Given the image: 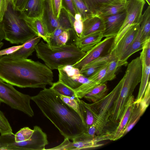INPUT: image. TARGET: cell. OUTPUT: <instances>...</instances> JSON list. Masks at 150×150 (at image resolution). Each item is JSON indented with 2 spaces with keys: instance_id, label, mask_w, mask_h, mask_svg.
<instances>
[{
  "instance_id": "f907efd6",
  "label": "cell",
  "mask_w": 150,
  "mask_h": 150,
  "mask_svg": "<svg viewBox=\"0 0 150 150\" xmlns=\"http://www.w3.org/2000/svg\"><path fill=\"white\" fill-rule=\"evenodd\" d=\"M149 6H150V0H145Z\"/></svg>"
},
{
  "instance_id": "9c48e42d",
  "label": "cell",
  "mask_w": 150,
  "mask_h": 150,
  "mask_svg": "<svg viewBox=\"0 0 150 150\" xmlns=\"http://www.w3.org/2000/svg\"><path fill=\"white\" fill-rule=\"evenodd\" d=\"M115 37L114 36L105 37L86 52L84 56L79 61L71 66L80 70L82 67L94 59L108 54L110 53Z\"/></svg>"
},
{
  "instance_id": "e0dca14e",
  "label": "cell",
  "mask_w": 150,
  "mask_h": 150,
  "mask_svg": "<svg viewBox=\"0 0 150 150\" xmlns=\"http://www.w3.org/2000/svg\"><path fill=\"white\" fill-rule=\"evenodd\" d=\"M127 3V0H113L100 9L94 16L104 17L119 13L126 10Z\"/></svg>"
},
{
  "instance_id": "e575fe53",
  "label": "cell",
  "mask_w": 150,
  "mask_h": 150,
  "mask_svg": "<svg viewBox=\"0 0 150 150\" xmlns=\"http://www.w3.org/2000/svg\"><path fill=\"white\" fill-rule=\"evenodd\" d=\"M108 62L105 64L98 70L88 77L89 79L91 81L97 84L101 83L102 79L105 74Z\"/></svg>"
},
{
  "instance_id": "f1b7e54d",
  "label": "cell",
  "mask_w": 150,
  "mask_h": 150,
  "mask_svg": "<svg viewBox=\"0 0 150 150\" xmlns=\"http://www.w3.org/2000/svg\"><path fill=\"white\" fill-rule=\"evenodd\" d=\"M113 0H82L88 9L94 16L101 9Z\"/></svg>"
},
{
  "instance_id": "30bf717a",
  "label": "cell",
  "mask_w": 150,
  "mask_h": 150,
  "mask_svg": "<svg viewBox=\"0 0 150 150\" xmlns=\"http://www.w3.org/2000/svg\"><path fill=\"white\" fill-rule=\"evenodd\" d=\"M59 80L73 90L90 81L82 74L78 69L71 65H67L58 69Z\"/></svg>"
},
{
  "instance_id": "ac0fdd59",
  "label": "cell",
  "mask_w": 150,
  "mask_h": 150,
  "mask_svg": "<svg viewBox=\"0 0 150 150\" xmlns=\"http://www.w3.org/2000/svg\"><path fill=\"white\" fill-rule=\"evenodd\" d=\"M83 30L82 37L105 29L104 21L102 17L93 16L83 21Z\"/></svg>"
},
{
  "instance_id": "bcb514c9",
  "label": "cell",
  "mask_w": 150,
  "mask_h": 150,
  "mask_svg": "<svg viewBox=\"0 0 150 150\" xmlns=\"http://www.w3.org/2000/svg\"><path fill=\"white\" fill-rule=\"evenodd\" d=\"M27 0H17L14 9L18 11H21Z\"/></svg>"
},
{
  "instance_id": "b9f144b4",
  "label": "cell",
  "mask_w": 150,
  "mask_h": 150,
  "mask_svg": "<svg viewBox=\"0 0 150 150\" xmlns=\"http://www.w3.org/2000/svg\"><path fill=\"white\" fill-rule=\"evenodd\" d=\"M23 45V44L0 50V56L10 54L21 48Z\"/></svg>"
},
{
  "instance_id": "83f0119b",
  "label": "cell",
  "mask_w": 150,
  "mask_h": 150,
  "mask_svg": "<svg viewBox=\"0 0 150 150\" xmlns=\"http://www.w3.org/2000/svg\"><path fill=\"white\" fill-rule=\"evenodd\" d=\"M78 103L81 117L86 127V131L88 127L94 124V117L86 103L79 98Z\"/></svg>"
},
{
  "instance_id": "44dd1931",
  "label": "cell",
  "mask_w": 150,
  "mask_h": 150,
  "mask_svg": "<svg viewBox=\"0 0 150 150\" xmlns=\"http://www.w3.org/2000/svg\"><path fill=\"white\" fill-rule=\"evenodd\" d=\"M41 38L37 35L33 37L23 43V45L21 48L9 55L19 58H28L35 51L36 46Z\"/></svg>"
},
{
  "instance_id": "5b68a950",
  "label": "cell",
  "mask_w": 150,
  "mask_h": 150,
  "mask_svg": "<svg viewBox=\"0 0 150 150\" xmlns=\"http://www.w3.org/2000/svg\"><path fill=\"white\" fill-rule=\"evenodd\" d=\"M10 2L2 21L4 39L12 44H23L36 35L19 16Z\"/></svg>"
},
{
  "instance_id": "f6af8a7d",
  "label": "cell",
  "mask_w": 150,
  "mask_h": 150,
  "mask_svg": "<svg viewBox=\"0 0 150 150\" xmlns=\"http://www.w3.org/2000/svg\"><path fill=\"white\" fill-rule=\"evenodd\" d=\"M11 0H2L1 7V16L3 20V16Z\"/></svg>"
},
{
  "instance_id": "5bb4252c",
  "label": "cell",
  "mask_w": 150,
  "mask_h": 150,
  "mask_svg": "<svg viewBox=\"0 0 150 150\" xmlns=\"http://www.w3.org/2000/svg\"><path fill=\"white\" fill-rule=\"evenodd\" d=\"M42 18L50 35L59 26L55 13L53 0H44Z\"/></svg>"
},
{
  "instance_id": "3957f363",
  "label": "cell",
  "mask_w": 150,
  "mask_h": 150,
  "mask_svg": "<svg viewBox=\"0 0 150 150\" xmlns=\"http://www.w3.org/2000/svg\"><path fill=\"white\" fill-rule=\"evenodd\" d=\"M35 51L38 58L42 60L51 70L74 65L86 54L74 44L51 46L42 40L36 45Z\"/></svg>"
},
{
  "instance_id": "816d5d0a",
  "label": "cell",
  "mask_w": 150,
  "mask_h": 150,
  "mask_svg": "<svg viewBox=\"0 0 150 150\" xmlns=\"http://www.w3.org/2000/svg\"><path fill=\"white\" fill-rule=\"evenodd\" d=\"M3 45L4 43L3 42H1L0 43V49L3 47Z\"/></svg>"
},
{
  "instance_id": "f35d334b",
  "label": "cell",
  "mask_w": 150,
  "mask_h": 150,
  "mask_svg": "<svg viewBox=\"0 0 150 150\" xmlns=\"http://www.w3.org/2000/svg\"><path fill=\"white\" fill-rule=\"evenodd\" d=\"M70 37V31H64L58 37L57 41V46H62L66 45Z\"/></svg>"
},
{
  "instance_id": "2e32d148",
  "label": "cell",
  "mask_w": 150,
  "mask_h": 150,
  "mask_svg": "<svg viewBox=\"0 0 150 150\" xmlns=\"http://www.w3.org/2000/svg\"><path fill=\"white\" fill-rule=\"evenodd\" d=\"M135 99L132 95L126 105L122 115L116 129L112 132V141H116L124 136V132L134 105Z\"/></svg>"
},
{
  "instance_id": "d6986e66",
  "label": "cell",
  "mask_w": 150,
  "mask_h": 150,
  "mask_svg": "<svg viewBox=\"0 0 150 150\" xmlns=\"http://www.w3.org/2000/svg\"><path fill=\"white\" fill-rule=\"evenodd\" d=\"M112 54L100 57L92 61L82 67L80 70L81 73L88 77L105 64L115 59Z\"/></svg>"
},
{
  "instance_id": "603a6c76",
  "label": "cell",
  "mask_w": 150,
  "mask_h": 150,
  "mask_svg": "<svg viewBox=\"0 0 150 150\" xmlns=\"http://www.w3.org/2000/svg\"><path fill=\"white\" fill-rule=\"evenodd\" d=\"M127 61H124L114 59L110 61L105 74L102 79L101 83L114 79L116 77V73L120 68L123 66H126Z\"/></svg>"
},
{
  "instance_id": "d4e9b609",
  "label": "cell",
  "mask_w": 150,
  "mask_h": 150,
  "mask_svg": "<svg viewBox=\"0 0 150 150\" xmlns=\"http://www.w3.org/2000/svg\"><path fill=\"white\" fill-rule=\"evenodd\" d=\"M142 75L138 95L134 103H139L143 98L146 88L149 82L150 73V65L142 62Z\"/></svg>"
},
{
  "instance_id": "ab89813d",
  "label": "cell",
  "mask_w": 150,
  "mask_h": 150,
  "mask_svg": "<svg viewBox=\"0 0 150 150\" xmlns=\"http://www.w3.org/2000/svg\"><path fill=\"white\" fill-rule=\"evenodd\" d=\"M74 149L73 142L70 141L69 139L64 138L63 142L59 145L52 148L45 149V150H72Z\"/></svg>"
},
{
  "instance_id": "8d00e7d4",
  "label": "cell",
  "mask_w": 150,
  "mask_h": 150,
  "mask_svg": "<svg viewBox=\"0 0 150 150\" xmlns=\"http://www.w3.org/2000/svg\"><path fill=\"white\" fill-rule=\"evenodd\" d=\"M60 97L64 103L76 112L81 117L78 103L79 98L77 97H69L62 95H60Z\"/></svg>"
},
{
  "instance_id": "db71d44e",
  "label": "cell",
  "mask_w": 150,
  "mask_h": 150,
  "mask_svg": "<svg viewBox=\"0 0 150 150\" xmlns=\"http://www.w3.org/2000/svg\"></svg>"
},
{
  "instance_id": "7bdbcfd3",
  "label": "cell",
  "mask_w": 150,
  "mask_h": 150,
  "mask_svg": "<svg viewBox=\"0 0 150 150\" xmlns=\"http://www.w3.org/2000/svg\"><path fill=\"white\" fill-rule=\"evenodd\" d=\"M150 100V82L149 81L141 101L148 107Z\"/></svg>"
},
{
  "instance_id": "277c9868",
  "label": "cell",
  "mask_w": 150,
  "mask_h": 150,
  "mask_svg": "<svg viewBox=\"0 0 150 150\" xmlns=\"http://www.w3.org/2000/svg\"><path fill=\"white\" fill-rule=\"evenodd\" d=\"M124 76L119 95L112 108L110 118L112 124H118L124 112L126 103L137 85L140 82L142 63L137 59H133L129 64Z\"/></svg>"
},
{
  "instance_id": "74e56055",
  "label": "cell",
  "mask_w": 150,
  "mask_h": 150,
  "mask_svg": "<svg viewBox=\"0 0 150 150\" xmlns=\"http://www.w3.org/2000/svg\"><path fill=\"white\" fill-rule=\"evenodd\" d=\"M65 31L61 28L58 27L50 35L49 41L47 43L51 46H57V41L59 36Z\"/></svg>"
},
{
  "instance_id": "4fadbf2b",
  "label": "cell",
  "mask_w": 150,
  "mask_h": 150,
  "mask_svg": "<svg viewBox=\"0 0 150 150\" xmlns=\"http://www.w3.org/2000/svg\"><path fill=\"white\" fill-rule=\"evenodd\" d=\"M18 12L20 18L29 28L36 35L40 37L47 43H48L50 35L42 16L39 18H31L26 16L22 11Z\"/></svg>"
},
{
  "instance_id": "7dc6e473",
  "label": "cell",
  "mask_w": 150,
  "mask_h": 150,
  "mask_svg": "<svg viewBox=\"0 0 150 150\" xmlns=\"http://www.w3.org/2000/svg\"><path fill=\"white\" fill-rule=\"evenodd\" d=\"M4 36L2 23L0 22V43L4 39Z\"/></svg>"
},
{
  "instance_id": "d6a6232c",
  "label": "cell",
  "mask_w": 150,
  "mask_h": 150,
  "mask_svg": "<svg viewBox=\"0 0 150 150\" xmlns=\"http://www.w3.org/2000/svg\"><path fill=\"white\" fill-rule=\"evenodd\" d=\"M78 13L81 16L83 21L93 16L82 0H73Z\"/></svg>"
},
{
  "instance_id": "1f68e13d",
  "label": "cell",
  "mask_w": 150,
  "mask_h": 150,
  "mask_svg": "<svg viewBox=\"0 0 150 150\" xmlns=\"http://www.w3.org/2000/svg\"><path fill=\"white\" fill-rule=\"evenodd\" d=\"M68 12L73 30L78 37H81L83 30V23L81 15L78 13L74 17L68 11Z\"/></svg>"
},
{
  "instance_id": "52a82bcc",
  "label": "cell",
  "mask_w": 150,
  "mask_h": 150,
  "mask_svg": "<svg viewBox=\"0 0 150 150\" xmlns=\"http://www.w3.org/2000/svg\"><path fill=\"white\" fill-rule=\"evenodd\" d=\"M31 97L19 91L13 85L0 79L1 102L32 117L34 115V112L30 105Z\"/></svg>"
},
{
  "instance_id": "8992f818",
  "label": "cell",
  "mask_w": 150,
  "mask_h": 150,
  "mask_svg": "<svg viewBox=\"0 0 150 150\" xmlns=\"http://www.w3.org/2000/svg\"><path fill=\"white\" fill-rule=\"evenodd\" d=\"M123 80L122 78L113 89L100 100L90 104L86 103L94 117L96 135L109 133L106 128L111 124L110 118L112 108L121 90Z\"/></svg>"
},
{
  "instance_id": "9a60e30c",
  "label": "cell",
  "mask_w": 150,
  "mask_h": 150,
  "mask_svg": "<svg viewBox=\"0 0 150 150\" xmlns=\"http://www.w3.org/2000/svg\"><path fill=\"white\" fill-rule=\"evenodd\" d=\"M103 37V32L101 31H97L80 38L75 34L74 44L81 51L86 52L99 43Z\"/></svg>"
},
{
  "instance_id": "6da1fadb",
  "label": "cell",
  "mask_w": 150,
  "mask_h": 150,
  "mask_svg": "<svg viewBox=\"0 0 150 150\" xmlns=\"http://www.w3.org/2000/svg\"><path fill=\"white\" fill-rule=\"evenodd\" d=\"M0 79L21 88H41L53 83V75L45 64L11 55L0 56Z\"/></svg>"
},
{
  "instance_id": "ee69618b",
  "label": "cell",
  "mask_w": 150,
  "mask_h": 150,
  "mask_svg": "<svg viewBox=\"0 0 150 150\" xmlns=\"http://www.w3.org/2000/svg\"><path fill=\"white\" fill-rule=\"evenodd\" d=\"M53 1L56 16L58 19L60 10L63 6V0H53Z\"/></svg>"
},
{
  "instance_id": "4dcf8cb0",
  "label": "cell",
  "mask_w": 150,
  "mask_h": 150,
  "mask_svg": "<svg viewBox=\"0 0 150 150\" xmlns=\"http://www.w3.org/2000/svg\"><path fill=\"white\" fill-rule=\"evenodd\" d=\"M59 26L65 31L74 30L71 23L67 10L63 6L58 18Z\"/></svg>"
},
{
  "instance_id": "7a4b0ae2",
  "label": "cell",
  "mask_w": 150,
  "mask_h": 150,
  "mask_svg": "<svg viewBox=\"0 0 150 150\" xmlns=\"http://www.w3.org/2000/svg\"><path fill=\"white\" fill-rule=\"evenodd\" d=\"M31 99L64 138L72 140L86 131L81 117L53 89L45 88Z\"/></svg>"
},
{
  "instance_id": "7c38bea8",
  "label": "cell",
  "mask_w": 150,
  "mask_h": 150,
  "mask_svg": "<svg viewBox=\"0 0 150 150\" xmlns=\"http://www.w3.org/2000/svg\"><path fill=\"white\" fill-rule=\"evenodd\" d=\"M126 14V10L119 13L102 17L104 22L103 37H115L122 25Z\"/></svg>"
},
{
  "instance_id": "8fae6325",
  "label": "cell",
  "mask_w": 150,
  "mask_h": 150,
  "mask_svg": "<svg viewBox=\"0 0 150 150\" xmlns=\"http://www.w3.org/2000/svg\"><path fill=\"white\" fill-rule=\"evenodd\" d=\"M140 23L133 24L129 28L116 45L110 53L115 59L120 60L135 37L139 28Z\"/></svg>"
},
{
  "instance_id": "ba28073f",
  "label": "cell",
  "mask_w": 150,
  "mask_h": 150,
  "mask_svg": "<svg viewBox=\"0 0 150 150\" xmlns=\"http://www.w3.org/2000/svg\"><path fill=\"white\" fill-rule=\"evenodd\" d=\"M145 3V0H127L126 9V17L119 33L114 38L111 47L110 53L132 25L140 23Z\"/></svg>"
},
{
  "instance_id": "4316f807",
  "label": "cell",
  "mask_w": 150,
  "mask_h": 150,
  "mask_svg": "<svg viewBox=\"0 0 150 150\" xmlns=\"http://www.w3.org/2000/svg\"><path fill=\"white\" fill-rule=\"evenodd\" d=\"M108 90L107 86L105 83H100L86 95L83 98L90 102H95L106 96Z\"/></svg>"
},
{
  "instance_id": "681fc988",
  "label": "cell",
  "mask_w": 150,
  "mask_h": 150,
  "mask_svg": "<svg viewBox=\"0 0 150 150\" xmlns=\"http://www.w3.org/2000/svg\"><path fill=\"white\" fill-rule=\"evenodd\" d=\"M2 0H0V22H2V21L1 16V7Z\"/></svg>"
},
{
  "instance_id": "cb8c5ba5",
  "label": "cell",
  "mask_w": 150,
  "mask_h": 150,
  "mask_svg": "<svg viewBox=\"0 0 150 150\" xmlns=\"http://www.w3.org/2000/svg\"><path fill=\"white\" fill-rule=\"evenodd\" d=\"M140 26V25H139ZM141 29L138 30L132 42L121 57L120 60L127 61L129 58L135 53L142 50Z\"/></svg>"
},
{
  "instance_id": "f546056e",
  "label": "cell",
  "mask_w": 150,
  "mask_h": 150,
  "mask_svg": "<svg viewBox=\"0 0 150 150\" xmlns=\"http://www.w3.org/2000/svg\"><path fill=\"white\" fill-rule=\"evenodd\" d=\"M50 88L54 90L60 95L69 97H76L74 90L59 81L53 83Z\"/></svg>"
},
{
  "instance_id": "7402d4cb",
  "label": "cell",
  "mask_w": 150,
  "mask_h": 150,
  "mask_svg": "<svg viewBox=\"0 0 150 150\" xmlns=\"http://www.w3.org/2000/svg\"><path fill=\"white\" fill-rule=\"evenodd\" d=\"M148 107L142 101L138 103H134L128 123L124 131V136L134 127Z\"/></svg>"
},
{
  "instance_id": "484cf974",
  "label": "cell",
  "mask_w": 150,
  "mask_h": 150,
  "mask_svg": "<svg viewBox=\"0 0 150 150\" xmlns=\"http://www.w3.org/2000/svg\"><path fill=\"white\" fill-rule=\"evenodd\" d=\"M142 44L150 38V6H148L142 14L140 23Z\"/></svg>"
},
{
  "instance_id": "f5cc1de1",
  "label": "cell",
  "mask_w": 150,
  "mask_h": 150,
  "mask_svg": "<svg viewBox=\"0 0 150 150\" xmlns=\"http://www.w3.org/2000/svg\"><path fill=\"white\" fill-rule=\"evenodd\" d=\"M1 103V101H0V105Z\"/></svg>"
},
{
  "instance_id": "60d3db41",
  "label": "cell",
  "mask_w": 150,
  "mask_h": 150,
  "mask_svg": "<svg viewBox=\"0 0 150 150\" xmlns=\"http://www.w3.org/2000/svg\"><path fill=\"white\" fill-rule=\"evenodd\" d=\"M67 10L74 17L78 13L73 0H64Z\"/></svg>"
},
{
  "instance_id": "d590c367",
  "label": "cell",
  "mask_w": 150,
  "mask_h": 150,
  "mask_svg": "<svg viewBox=\"0 0 150 150\" xmlns=\"http://www.w3.org/2000/svg\"><path fill=\"white\" fill-rule=\"evenodd\" d=\"M13 133L11 127L3 112L0 110V133L4 135Z\"/></svg>"
},
{
  "instance_id": "ffe728a7",
  "label": "cell",
  "mask_w": 150,
  "mask_h": 150,
  "mask_svg": "<svg viewBox=\"0 0 150 150\" xmlns=\"http://www.w3.org/2000/svg\"><path fill=\"white\" fill-rule=\"evenodd\" d=\"M44 0H27L22 11L27 16L39 18L42 16Z\"/></svg>"
},
{
  "instance_id": "c3c4849f",
  "label": "cell",
  "mask_w": 150,
  "mask_h": 150,
  "mask_svg": "<svg viewBox=\"0 0 150 150\" xmlns=\"http://www.w3.org/2000/svg\"><path fill=\"white\" fill-rule=\"evenodd\" d=\"M16 0H11L10 1V3L12 5L13 7V8L15 7L16 3Z\"/></svg>"
},
{
  "instance_id": "836d02e7",
  "label": "cell",
  "mask_w": 150,
  "mask_h": 150,
  "mask_svg": "<svg viewBox=\"0 0 150 150\" xmlns=\"http://www.w3.org/2000/svg\"><path fill=\"white\" fill-rule=\"evenodd\" d=\"M142 50L139 56L142 62L150 65V38L143 43Z\"/></svg>"
}]
</instances>
